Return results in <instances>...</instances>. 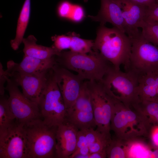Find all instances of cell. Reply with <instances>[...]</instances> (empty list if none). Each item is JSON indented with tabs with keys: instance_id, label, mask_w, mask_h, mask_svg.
Here are the masks:
<instances>
[{
	"instance_id": "1",
	"label": "cell",
	"mask_w": 158,
	"mask_h": 158,
	"mask_svg": "<svg viewBox=\"0 0 158 158\" xmlns=\"http://www.w3.org/2000/svg\"><path fill=\"white\" fill-rule=\"evenodd\" d=\"M132 47L131 39L125 33L113 27L100 25L97 29L93 50L98 52L116 69L121 65L128 68Z\"/></svg>"
},
{
	"instance_id": "2",
	"label": "cell",
	"mask_w": 158,
	"mask_h": 158,
	"mask_svg": "<svg viewBox=\"0 0 158 158\" xmlns=\"http://www.w3.org/2000/svg\"><path fill=\"white\" fill-rule=\"evenodd\" d=\"M55 58L56 64L76 72L84 80L101 81L112 66L95 51L88 54L62 51Z\"/></svg>"
},
{
	"instance_id": "3",
	"label": "cell",
	"mask_w": 158,
	"mask_h": 158,
	"mask_svg": "<svg viewBox=\"0 0 158 158\" xmlns=\"http://www.w3.org/2000/svg\"><path fill=\"white\" fill-rule=\"evenodd\" d=\"M151 128L133 107L116 100L110 123L111 130L118 139L128 141L149 137Z\"/></svg>"
},
{
	"instance_id": "4",
	"label": "cell",
	"mask_w": 158,
	"mask_h": 158,
	"mask_svg": "<svg viewBox=\"0 0 158 158\" xmlns=\"http://www.w3.org/2000/svg\"><path fill=\"white\" fill-rule=\"evenodd\" d=\"M100 81L112 97L126 106L132 107L140 102L138 76L131 71L123 72L112 66Z\"/></svg>"
},
{
	"instance_id": "5",
	"label": "cell",
	"mask_w": 158,
	"mask_h": 158,
	"mask_svg": "<svg viewBox=\"0 0 158 158\" xmlns=\"http://www.w3.org/2000/svg\"><path fill=\"white\" fill-rule=\"evenodd\" d=\"M28 149L29 158L56 157L57 127L50 126L41 118L24 125Z\"/></svg>"
},
{
	"instance_id": "6",
	"label": "cell",
	"mask_w": 158,
	"mask_h": 158,
	"mask_svg": "<svg viewBox=\"0 0 158 158\" xmlns=\"http://www.w3.org/2000/svg\"><path fill=\"white\" fill-rule=\"evenodd\" d=\"M38 106L41 118L48 126L57 127L66 120V108L52 68L49 71Z\"/></svg>"
},
{
	"instance_id": "7",
	"label": "cell",
	"mask_w": 158,
	"mask_h": 158,
	"mask_svg": "<svg viewBox=\"0 0 158 158\" xmlns=\"http://www.w3.org/2000/svg\"><path fill=\"white\" fill-rule=\"evenodd\" d=\"M86 83L90 96L96 129L111 139V120L116 100L107 92L100 81L88 80Z\"/></svg>"
},
{
	"instance_id": "8",
	"label": "cell",
	"mask_w": 158,
	"mask_h": 158,
	"mask_svg": "<svg viewBox=\"0 0 158 158\" xmlns=\"http://www.w3.org/2000/svg\"><path fill=\"white\" fill-rule=\"evenodd\" d=\"M132 47L128 68L138 76L158 71V47L142 35L131 39Z\"/></svg>"
},
{
	"instance_id": "9",
	"label": "cell",
	"mask_w": 158,
	"mask_h": 158,
	"mask_svg": "<svg viewBox=\"0 0 158 158\" xmlns=\"http://www.w3.org/2000/svg\"><path fill=\"white\" fill-rule=\"evenodd\" d=\"M27 138L24 125L16 120L0 129V158H29Z\"/></svg>"
},
{
	"instance_id": "10",
	"label": "cell",
	"mask_w": 158,
	"mask_h": 158,
	"mask_svg": "<svg viewBox=\"0 0 158 158\" xmlns=\"http://www.w3.org/2000/svg\"><path fill=\"white\" fill-rule=\"evenodd\" d=\"M6 82L5 89L9 94L8 104L16 120L24 125L33 120L41 118L38 104L25 96L11 78H8Z\"/></svg>"
},
{
	"instance_id": "11",
	"label": "cell",
	"mask_w": 158,
	"mask_h": 158,
	"mask_svg": "<svg viewBox=\"0 0 158 158\" xmlns=\"http://www.w3.org/2000/svg\"><path fill=\"white\" fill-rule=\"evenodd\" d=\"M66 120L78 130L96 128L86 81L83 82L79 96L74 104L66 111Z\"/></svg>"
},
{
	"instance_id": "12",
	"label": "cell",
	"mask_w": 158,
	"mask_h": 158,
	"mask_svg": "<svg viewBox=\"0 0 158 158\" xmlns=\"http://www.w3.org/2000/svg\"><path fill=\"white\" fill-rule=\"evenodd\" d=\"M52 70L67 111L72 106L79 96L84 80L79 75H75L56 64Z\"/></svg>"
},
{
	"instance_id": "13",
	"label": "cell",
	"mask_w": 158,
	"mask_h": 158,
	"mask_svg": "<svg viewBox=\"0 0 158 158\" xmlns=\"http://www.w3.org/2000/svg\"><path fill=\"white\" fill-rule=\"evenodd\" d=\"M50 69L29 75H22L15 72L8 76L18 85L21 87L22 93L25 96L38 104Z\"/></svg>"
},
{
	"instance_id": "14",
	"label": "cell",
	"mask_w": 158,
	"mask_h": 158,
	"mask_svg": "<svg viewBox=\"0 0 158 158\" xmlns=\"http://www.w3.org/2000/svg\"><path fill=\"white\" fill-rule=\"evenodd\" d=\"M121 7L125 33L131 39L141 33L139 28L145 21L147 7L129 0H115Z\"/></svg>"
},
{
	"instance_id": "15",
	"label": "cell",
	"mask_w": 158,
	"mask_h": 158,
	"mask_svg": "<svg viewBox=\"0 0 158 158\" xmlns=\"http://www.w3.org/2000/svg\"><path fill=\"white\" fill-rule=\"evenodd\" d=\"M79 130L66 120L56 131V157L69 158L76 150Z\"/></svg>"
},
{
	"instance_id": "16",
	"label": "cell",
	"mask_w": 158,
	"mask_h": 158,
	"mask_svg": "<svg viewBox=\"0 0 158 158\" xmlns=\"http://www.w3.org/2000/svg\"><path fill=\"white\" fill-rule=\"evenodd\" d=\"M55 56L42 59L24 55L20 63H17L12 60L8 61L5 71L8 76L15 72L22 75H29L48 70L56 64Z\"/></svg>"
},
{
	"instance_id": "17",
	"label": "cell",
	"mask_w": 158,
	"mask_h": 158,
	"mask_svg": "<svg viewBox=\"0 0 158 158\" xmlns=\"http://www.w3.org/2000/svg\"><path fill=\"white\" fill-rule=\"evenodd\" d=\"M101 7L97 15L89 17L93 20L100 22L101 25L110 23L125 33L122 10L119 5L115 0H101Z\"/></svg>"
},
{
	"instance_id": "18",
	"label": "cell",
	"mask_w": 158,
	"mask_h": 158,
	"mask_svg": "<svg viewBox=\"0 0 158 158\" xmlns=\"http://www.w3.org/2000/svg\"><path fill=\"white\" fill-rule=\"evenodd\" d=\"M138 82L140 101L158 99V71L138 76Z\"/></svg>"
},
{
	"instance_id": "19",
	"label": "cell",
	"mask_w": 158,
	"mask_h": 158,
	"mask_svg": "<svg viewBox=\"0 0 158 158\" xmlns=\"http://www.w3.org/2000/svg\"><path fill=\"white\" fill-rule=\"evenodd\" d=\"M37 40L32 35L24 38L22 41L24 45L23 51L24 55L33 58L46 59L59 55L60 52L53 46L48 47L37 44Z\"/></svg>"
},
{
	"instance_id": "20",
	"label": "cell",
	"mask_w": 158,
	"mask_h": 158,
	"mask_svg": "<svg viewBox=\"0 0 158 158\" xmlns=\"http://www.w3.org/2000/svg\"><path fill=\"white\" fill-rule=\"evenodd\" d=\"M31 0H25L18 19L15 38L10 41L11 46L14 50H17L22 42L30 15Z\"/></svg>"
},
{
	"instance_id": "21",
	"label": "cell",
	"mask_w": 158,
	"mask_h": 158,
	"mask_svg": "<svg viewBox=\"0 0 158 158\" xmlns=\"http://www.w3.org/2000/svg\"><path fill=\"white\" fill-rule=\"evenodd\" d=\"M132 107L150 127L158 125V101H141Z\"/></svg>"
},
{
	"instance_id": "22",
	"label": "cell",
	"mask_w": 158,
	"mask_h": 158,
	"mask_svg": "<svg viewBox=\"0 0 158 158\" xmlns=\"http://www.w3.org/2000/svg\"><path fill=\"white\" fill-rule=\"evenodd\" d=\"M127 158H158V149L138 139L127 141Z\"/></svg>"
},
{
	"instance_id": "23",
	"label": "cell",
	"mask_w": 158,
	"mask_h": 158,
	"mask_svg": "<svg viewBox=\"0 0 158 158\" xmlns=\"http://www.w3.org/2000/svg\"><path fill=\"white\" fill-rule=\"evenodd\" d=\"M103 136L105 137L96 129L93 128L79 130L76 150L82 147H89L92 143Z\"/></svg>"
},
{
	"instance_id": "24",
	"label": "cell",
	"mask_w": 158,
	"mask_h": 158,
	"mask_svg": "<svg viewBox=\"0 0 158 158\" xmlns=\"http://www.w3.org/2000/svg\"><path fill=\"white\" fill-rule=\"evenodd\" d=\"M127 142L116 138L109 141L106 148L107 157L127 158Z\"/></svg>"
},
{
	"instance_id": "25",
	"label": "cell",
	"mask_w": 158,
	"mask_h": 158,
	"mask_svg": "<svg viewBox=\"0 0 158 158\" xmlns=\"http://www.w3.org/2000/svg\"><path fill=\"white\" fill-rule=\"evenodd\" d=\"M69 49L74 52L88 54L92 53L94 41L83 39L74 34L71 35Z\"/></svg>"
},
{
	"instance_id": "26",
	"label": "cell",
	"mask_w": 158,
	"mask_h": 158,
	"mask_svg": "<svg viewBox=\"0 0 158 158\" xmlns=\"http://www.w3.org/2000/svg\"><path fill=\"white\" fill-rule=\"evenodd\" d=\"M8 104V98L4 95L0 97V129L9 127L16 121Z\"/></svg>"
},
{
	"instance_id": "27",
	"label": "cell",
	"mask_w": 158,
	"mask_h": 158,
	"mask_svg": "<svg viewBox=\"0 0 158 158\" xmlns=\"http://www.w3.org/2000/svg\"><path fill=\"white\" fill-rule=\"evenodd\" d=\"M140 28L141 33L144 38L158 47V22L144 21Z\"/></svg>"
},
{
	"instance_id": "28",
	"label": "cell",
	"mask_w": 158,
	"mask_h": 158,
	"mask_svg": "<svg viewBox=\"0 0 158 158\" xmlns=\"http://www.w3.org/2000/svg\"><path fill=\"white\" fill-rule=\"evenodd\" d=\"M52 40L54 42L52 46L58 51H61L69 49V44L71 40V35H58L53 37Z\"/></svg>"
},
{
	"instance_id": "29",
	"label": "cell",
	"mask_w": 158,
	"mask_h": 158,
	"mask_svg": "<svg viewBox=\"0 0 158 158\" xmlns=\"http://www.w3.org/2000/svg\"><path fill=\"white\" fill-rule=\"evenodd\" d=\"M73 4L68 1L61 2L57 8V12L60 18L69 19L71 14Z\"/></svg>"
},
{
	"instance_id": "30",
	"label": "cell",
	"mask_w": 158,
	"mask_h": 158,
	"mask_svg": "<svg viewBox=\"0 0 158 158\" xmlns=\"http://www.w3.org/2000/svg\"><path fill=\"white\" fill-rule=\"evenodd\" d=\"M111 139L103 136L95 141L89 147L90 154L102 152H106L107 147Z\"/></svg>"
},
{
	"instance_id": "31",
	"label": "cell",
	"mask_w": 158,
	"mask_h": 158,
	"mask_svg": "<svg viewBox=\"0 0 158 158\" xmlns=\"http://www.w3.org/2000/svg\"><path fill=\"white\" fill-rule=\"evenodd\" d=\"M85 16L84 8L81 6L73 4L71 15L69 20L73 22L78 23L82 20Z\"/></svg>"
},
{
	"instance_id": "32",
	"label": "cell",
	"mask_w": 158,
	"mask_h": 158,
	"mask_svg": "<svg viewBox=\"0 0 158 158\" xmlns=\"http://www.w3.org/2000/svg\"><path fill=\"white\" fill-rule=\"evenodd\" d=\"M145 21L158 22V4L147 8Z\"/></svg>"
},
{
	"instance_id": "33",
	"label": "cell",
	"mask_w": 158,
	"mask_h": 158,
	"mask_svg": "<svg viewBox=\"0 0 158 158\" xmlns=\"http://www.w3.org/2000/svg\"><path fill=\"white\" fill-rule=\"evenodd\" d=\"M9 77L3 69V67L1 62L0 63V95H4L5 87L4 85L7 82L8 78Z\"/></svg>"
},
{
	"instance_id": "34",
	"label": "cell",
	"mask_w": 158,
	"mask_h": 158,
	"mask_svg": "<svg viewBox=\"0 0 158 158\" xmlns=\"http://www.w3.org/2000/svg\"><path fill=\"white\" fill-rule=\"evenodd\" d=\"M149 138L151 139L153 146L158 149V125L152 127Z\"/></svg>"
},
{
	"instance_id": "35",
	"label": "cell",
	"mask_w": 158,
	"mask_h": 158,
	"mask_svg": "<svg viewBox=\"0 0 158 158\" xmlns=\"http://www.w3.org/2000/svg\"><path fill=\"white\" fill-rule=\"evenodd\" d=\"M134 3L146 6L148 8L151 7L157 3L155 0H129Z\"/></svg>"
},
{
	"instance_id": "36",
	"label": "cell",
	"mask_w": 158,
	"mask_h": 158,
	"mask_svg": "<svg viewBox=\"0 0 158 158\" xmlns=\"http://www.w3.org/2000/svg\"><path fill=\"white\" fill-rule=\"evenodd\" d=\"M107 158V154L105 152H98L90 154L88 158Z\"/></svg>"
},
{
	"instance_id": "37",
	"label": "cell",
	"mask_w": 158,
	"mask_h": 158,
	"mask_svg": "<svg viewBox=\"0 0 158 158\" xmlns=\"http://www.w3.org/2000/svg\"><path fill=\"white\" fill-rule=\"evenodd\" d=\"M84 1L85 2H87L88 1V0H84Z\"/></svg>"
},
{
	"instance_id": "38",
	"label": "cell",
	"mask_w": 158,
	"mask_h": 158,
	"mask_svg": "<svg viewBox=\"0 0 158 158\" xmlns=\"http://www.w3.org/2000/svg\"><path fill=\"white\" fill-rule=\"evenodd\" d=\"M157 3L158 4V0H155Z\"/></svg>"
},
{
	"instance_id": "39",
	"label": "cell",
	"mask_w": 158,
	"mask_h": 158,
	"mask_svg": "<svg viewBox=\"0 0 158 158\" xmlns=\"http://www.w3.org/2000/svg\"><path fill=\"white\" fill-rule=\"evenodd\" d=\"M156 101H158V99L157 100H156Z\"/></svg>"
}]
</instances>
